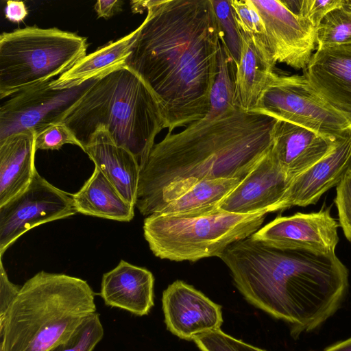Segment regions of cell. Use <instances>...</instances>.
I'll return each instance as SVG.
<instances>
[{
	"mask_svg": "<svg viewBox=\"0 0 351 351\" xmlns=\"http://www.w3.org/2000/svg\"><path fill=\"white\" fill-rule=\"evenodd\" d=\"M132 3L134 12L146 9L147 16L125 65L154 94L168 132L204 119L221 45L211 0Z\"/></svg>",
	"mask_w": 351,
	"mask_h": 351,
	"instance_id": "1",
	"label": "cell"
},
{
	"mask_svg": "<svg viewBox=\"0 0 351 351\" xmlns=\"http://www.w3.org/2000/svg\"><path fill=\"white\" fill-rule=\"evenodd\" d=\"M276 121L237 108L168 132L140 171L135 206L147 217L202 180L244 179L270 152Z\"/></svg>",
	"mask_w": 351,
	"mask_h": 351,
	"instance_id": "2",
	"label": "cell"
},
{
	"mask_svg": "<svg viewBox=\"0 0 351 351\" xmlns=\"http://www.w3.org/2000/svg\"><path fill=\"white\" fill-rule=\"evenodd\" d=\"M252 305L291 326L297 337L322 325L339 308L348 271L335 253L280 248L250 236L219 256Z\"/></svg>",
	"mask_w": 351,
	"mask_h": 351,
	"instance_id": "3",
	"label": "cell"
},
{
	"mask_svg": "<svg viewBox=\"0 0 351 351\" xmlns=\"http://www.w3.org/2000/svg\"><path fill=\"white\" fill-rule=\"evenodd\" d=\"M62 122L73 132L83 151L95 130L104 127L117 145L133 154L141 170L156 136L166 128L154 94L125 65L98 77Z\"/></svg>",
	"mask_w": 351,
	"mask_h": 351,
	"instance_id": "4",
	"label": "cell"
},
{
	"mask_svg": "<svg viewBox=\"0 0 351 351\" xmlns=\"http://www.w3.org/2000/svg\"><path fill=\"white\" fill-rule=\"evenodd\" d=\"M95 295L81 278L37 273L0 318V351H49L95 313Z\"/></svg>",
	"mask_w": 351,
	"mask_h": 351,
	"instance_id": "5",
	"label": "cell"
},
{
	"mask_svg": "<svg viewBox=\"0 0 351 351\" xmlns=\"http://www.w3.org/2000/svg\"><path fill=\"white\" fill-rule=\"evenodd\" d=\"M265 215L219 209L195 216L153 214L144 219L143 234L156 257L197 261L219 257L232 243L252 235L261 228Z\"/></svg>",
	"mask_w": 351,
	"mask_h": 351,
	"instance_id": "6",
	"label": "cell"
},
{
	"mask_svg": "<svg viewBox=\"0 0 351 351\" xmlns=\"http://www.w3.org/2000/svg\"><path fill=\"white\" fill-rule=\"evenodd\" d=\"M85 37L28 26L0 36V99L51 81L86 56Z\"/></svg>",
	"mask_w": 351,
	"mask_h": 351,
	"instance_id": "7",
	"label": "cell"
},
{
	"mask_svg": "<svg viewBox=\"0 0 351 351\" xmlns=\"http://www.w3.org/2000/svg\"><path fill=\"white\" fill-rule=\"evenodd\" d=\"M254 112L330 137L351 130V115L329 103L304 75L274 72Z\"/></svg>",
	"mask_w": 351,
	"mask_h": 351,
	"instance_id": "8",
	"label": "cell"
},
{
	"mask_svg": "<svg viewBox=\"0 0 351 351\" xmlns=\"http://www.w3.org/2000/svg\"><path fill=\"white\" fill-rule=\"evenodd\" d=\"M99 77L68 88L54 87L52 80L10 96L0 107V141L20 132L36 135L62 122Z\"/></svg>",
	"mask_w": 351,
	"mask_h": 351,
	"instance_id": "9",
	"label": "cell"
},
{
	"mask_svg": "<svg viewBox=\"0 0 351 351\" xmlns=\"http://www.w3.org/2000/svg\"><path fill=\"white\" fill-rule=\"evenodd\" d=\"M77 213L70 195L37 171L27 188L0 206V255L29 230Z\"/></svg>",
	"mask_w": 351,
	"mask_h": 351,
	"instance_id": "10",
	"label": "cell"
},
{
	"mask_svg": "<svg viewBox=\"0 0 351 351\" xmlns=\"http://www.w3.org/2000/svg\"><path fill=\"white\" fill-rule=\"evenodd\" d=\"M252 1L263 19L274 63L305 69L316 44L315 27L282 1Z\"/></svg>",
	"mask_w": 351,
	"mask_h": 351,
	"instance_id": "11",
	"label": "cell"
},
{
	"mask_svg": "<svg viewBox=\"0 0 351 351\" xmlns=\"http://www.w3.org/2000/svg\"><path fill=\"white\" fill-rule=\"evenodd\" d=\"M338 227L329 208H322L315 213L278 217L252 236L276 247L332 254L339 242Z\"/></svg>",
	"mask_w": 351,
	"mask_h": 351,
	"instance_id": "12",
	"label": "cell"
},
{
	"mask_svg": "<svg viewBox=\"0 0 351 351\" xmlns=\"http://www.w3.org/2000/svg\"><path fill=\"white\" fill-rule=\"evenodd\" d=\"M162 305L167 329L180 339L193 341L221 330V306L182 280L174 281L164 290Z\"/></svg>",
	"mask_w": 351,
	"mask_h": 351,
	"instance_id": "13",
	"label": "cell"
},
{
	"mask_svg": "<svg viewBox=\"0 0 351 351\" xmlns=\"http://www.w3.org/2000/svg\"><path fill=\"white\" fill-rule=\"evenodd\" d=\"M290 182L270 150L222 200L218 209L242 215L278 211Z\"/></svg>",
	"mask_w": 351,
	"mask_h": 351,
	"instance_id": "14",
	"label": "cell"
},
{
	"mask_svg": "<svg viewBox=\"0 0 351 351\" xmlns=\"http://www.w3.org/2000/svg\"><path fill=\"white\" fill-rule=\"evenodd\" d=\"M350 171L351 130H348L337 136L335 147L326 156L291 180L279 210L315 204Z\"/></svg>",
	"mask_w": 351,
	"mask_h": 351,
	"instance_id": "15",
	"label": "cell"
},
{
	"mask_svg": "<svg viewBox=\"0 0 351 351\" xmlns=\"http://www.w3.org/2000/svg\"><path fill=\"white\" fill-rule=\"evenodd\" d=\"M337 138L277 119L271 154L291 180L332 150Z\"/></svg>",
	"mask_w": 351,
	"mask_h": 351,
	"instance_id": "16",
	"label": "cell"
},
{
	"mask_svg": "<svg viewBox=\"0 0 351 351\" xmlns=\"http://www.w3.org/2000/svg\"><path fill=\"white\" fill-rule=\"evenodd\" d=\"M304 75L329 103L351 115V44L317 49Z\"/></svg>",
	"mask_w": 351,
	"mask_h": 351,
	"instance_id": "17",
	"label": "cell"
},
{
	"mask_svg": "<svg viewBox=\"0 0 351 351\" xmlns=\"http://www.w3.org/2000/svg\"><path fill=\"white\" fill-rule=\"evenodd\" d=\"M154 284L150 271L121 260L103 275L99 294L106 305L143 316L154 304Z\"/></svg>",
	"mask_w": 351,
	"mask_h": 351,
	"instance_id": "18",
	"label": "cell"
},
{
	"mask_svg": "<svg viewBox=\"0 0 351 351\" xmlns=\"http://www.w3.org/2000/svg\"><path fill=\"white\" fill-rule=\"evenodd\" d=\"M84 152L121 195L135 206L141 169L133 154L117 145L103 126L91 134Z\"/></svg>",
	"mask_w": 351,
	"mask_h": 351,
	"instance_id": "19",
	"label": "cell"
},
{
	"mask_svg": "<svg viewBox=\"0 0 351 351\" xmlns=\"http://www.w3.org/2000/svg\"><path fill=\"white\" fill-rule=\"evenodd\" d=\"M35 134L20 132L0 141V206L25 190L36 169Z\"/></svg>",
	"mask_w": 351,
	"mask_h": 351,
	"instance_id": "20",
	"label": "cell"
},
{
	"mask_svg": "<svg viewBox=\"0 0 351 351\" xmlns=\"http://www.w3.org/2000/svg\"><path fill=\"white\" fill-rule=\"evenodd\" d=\"M72 198L77 213L86 215L123 222L130 221L134 216L135 206L97 167Z\"/></svg>",
	"mask_w": 351,
	"mask_h": 351,
	"instance_id": "21",
	"label": "cell"
},
{
	"mask_svg": "<svg viewBox=\"0 0 351 351\" xmlns=\"http://www.w3.org/2000/svg\"><path fill=\"white\" fill-rule=\"evenodd\" d=\"M241 34L242 51L236 69L235 106L245 112H254L274 68L262 58L251 38Z\"/></svg>",
	"mask_w": 351,
	"mask_h": 351,
	"instance_id": "22",
	"label": "cell"
},
{
	"mask_svg": "<svg viewBox=\"0 0 351 351\" xmlns=\"http://www.w3.org/2000/svg\"><path fill=\"white\" fill-rule=\"evenodd\" d=\"M137 32L136 28L129 34L86 55L68 71L53 80L52 85L56 88L74 86L125 66Z\"/></svg>",
	"mask_w": 351,
	"mask_h": 351,
	"instance_id": "23",
	"label": "cell"
},
{
	"mask_svg": "<svg viewBox=\"0 0 351 351\" xmlns=\"http://www.w3.org/2000/svg\"><path fill=\"white\" fill-rule=\"evenodd\" d=\"M243 180L219 178L202 180L156 214L195 216L213 212Z\"/></svg>",
	"mask_w": 351,
	"mask_h": 351,
	"instance_id": "24",
	"label": "cell"
},
{
	"mask_svg": "<svg viewBox=\"0 0 351 351\" xmlns=\"http://www.w3.org/2000/svg\"><path fill=\"white\" fill-rule=\"evenodd\" d=\"M237 66L221 43L218 70L210 93V108L204 118L213 119L231 112L235 106Z\"/></svg>",
	"mask_w": 351,
	"mask_h": 351,
	"instance_id": "25",
	"label": "cell"
},
{
	"mask_svg": "<svg viewBox=\"0 0 351 351\" xmlns=\"http://www.w3.org/2000/svg\"><path fill=\"white\" fill-rule=\"evenodd\" d=\"M241 33L248 36L262 58L273 68L274 62L263 19L252 0H230Z\"/></svg>",
	"mask_w": 351,
	"mask_h": 351,
	"instance_id": "26",
	"label": "cell"
},
{
	"mask_svg": "<svg viewBox=\"0 0 351 351\" xmlns=\"http://www.w3.org/2000/svg\"><path fill=\"white\" fill-rule=\"evenodd\" d=\"M317 49L351 44V15L343 5L330 11L315 30Z\"/></svg>",
	"mask_w": 351,
	"mask_h": 351,
	"instance_id": "27",
	"label": "cell"
},
{
	"mask_svg": "<svg viewBox=\"0 0 351 351\" xmlns=\"http://www.w3.org/2000/svg\"><path fill=\"white\" fill-rule=\"evenodd\" d=\"M216 17L220 40L225 47L236 66L238 65L241 51L242 37L234 18L230 0H211Z\"/></svg>",
	"mask_w": 351,
	"mask_h": 351,
	"instance_id": "28",
	"label": "cell"
},
{
	"mask_svg": "<svg viewBox=\"0 0 351 351\" xmlns=\"http://www.w3.org/2000/svg\"><path fill=\"white\" fill-rule=\"evenodd\" d=\"M104 333L99 315L95 312L86 317L67 339L49 351H93Z\"/></svg>",
	"mask_w": 351,
	"mask_h": 351,
	"instance_id": "29",
	"label": "cell"
},
{
	"mask_svg": "<svg viewBox=\"0 0 351 351\" xmlns=\"http://www.w3.org/2000/svg\"><path fill=\"white\" fill-rule=\"evenodd\" d=\"M193 341L201 351H266L237 339L221 330L197 336Z\"/></svg>",
	"mask_w": 351,
	"mask_h": 351,
	"instance_id": "30",
	"label": "cell"
},
{
	"mask_svg": "<svg viewBox=\"0 0 351 351\" xmlns=\"http://www.w3.org/2000/svg\"><path fill=\"white\" fill-rule=\"evenodd\" d=\"M65 144L77 145L83 149L73 132L62 121L51 125L35 135L36 150H58Z\"/></svg>",
	"mask_w": 351,
	"mask_h": 351,
	"instance_id": "31",
	"label": "cell"
},
{
	"mask_svg": "<svg viewBox=\"0 0 351 351\" xmlns=\"http://www.w3.org/2000/svg\"><path fill=\"white\" fill-rule=\"evenodd\" d=\"M335 202L339 225L346 239L351 242V171L337 186Z\"/></svg>",
	"mask_w": 351,
	"mask_h": 351,
	"instance_id": "32",
	"label": "cell"
},
{
	"mask_svg": "<svg viewBox=\"0 0 351 351\" xmlns=\"http://www.w3.org/2000/svg\"><path fill=\"white\" fill-rule=\"evenodd\" d=\"M343 3L344 0H300L297 14L311 23L316 30L330 11Z\"/></svg>",
	"mask_w": 351,
	"mask_h": 351,
	"instance_id": "33",
	"label": "cell"
},
{
	"mask_svg": "<svg viewBox=\"0 0 351 351\" xmlns=\"http://www.w3.org/2000/svg\"><path fill=\"white\" fill-rule=\"evenodd\" d=\"M21 287L11 282L3 267L2 256L0 264V318H1L8 307L19 293Z\"/></svg>",
	"mask_w": 351,
	"mask_h": 351,
	"instance_id": "34",
	"label": "cell"
},
{
	"mask_svg": "<svg viewBox=\"0 0 351 351\" xmlns=\"http://www.w3.org/2000/svg\"><path fill=\"white\" fill-rule=\"evenodd\" d=\"M5 16L14 23H19L27 16L28 10L26 5L21 1H8L4 9Z\"/></svg>",
	"mask_w": 351,
	"mask_h": 351,
	"instance_id": "35",
	"label": "cell"
},
{
	"mask_svg": "<svg viewBox=\"0 0 351 351\" xmlns=\"http://www.w3.org/2000/svg\"><path fill=\"white\" fill-rule=\"evenodd\" d=\"M123 1L119 0H99L94 5L99 18L108 19L121 11Z\"/></svg>",
	"mask_w": 351,
	"mask_h": 351,
	"instance_id": "36",
	"label": "cell"
},
{
	"mask_svg": "<svg viewBox=\"0 0 351 351\" xmlns=\"http://www.w3.org/2000/svg\"><path fill=\"white\" fill-rule=\"evenodd\" d=\"M324 351H351V338L337 343L326 348Z\"/></svg>",
	"mask_w": 351,
	"mask_h": 351,
	"instance_id": "37",
	"label": "cell"
},
{
	"mask_svg": "<svg viewBox=\"0 0 351 351\" xmlns=\"http://www.w3.org/2000/svg\"><path fill=\"white\" fill-rule=\"evenodd\" d=\"M343 7L351 15V0H344Z\"/></svg>",
	"mask_w": 351,
	"mask_h": 351,
	"instance_id": "38",
	"label": "cell"
}]
</instances>
